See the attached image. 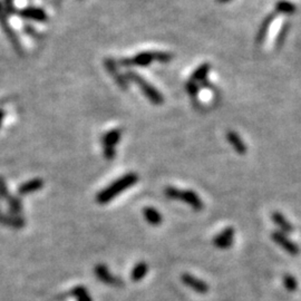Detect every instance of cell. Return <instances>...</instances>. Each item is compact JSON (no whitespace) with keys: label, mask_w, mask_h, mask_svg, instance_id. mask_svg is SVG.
I'll return each instance as SVG.
<instances>
[{"label":"cell","mask_w":301,"mask_h":301,"mask_svg":"<svg viewBox=\"0 0 301 301\" xmlns=\"http://www.w3.org/2000/svg\"><path fill=\"white\" fill-rule=\"evenodd\" d=\"M137 180H139V176H137L136 173H127V174L117 178L115 182L105 187L104 190H102L97 194V196H96V200L101 204L109 203L110 201L113 200L115 196L119 195L120 193L124 192L126 188L133 186L137 182Z\"/></svg>","instance_id":"1"},{"label":"cell","mask_w":301,"mask_h":301,"mask_svg":"<svg viewBox=\"0 0 301 301\" xmlns=\"http://www.w3.org/2000/svg\"><path fill=\"white\" fill-rule=\"evenodd\" d=\"M125 75H126L127 79H129L130 81H133V83H135L137 86H139L141 90L143 91V94H144L146 97L149 98V101L152 104L162 105L163 103H164V97H163V95L154 87V86L150 84L145 78H143L141 75L135 73V71H133V70H127Z\"/></svg>","instance_id":"2"},{"label":"cell","mask_w":301,"mask_h":301,"mask_svg":"<svg viewBox=\"0 0 301 301\" xmlns=\"http://www.w3.org/2000/svg\"><path fill=\"white\" fill-rule=\"evenodd\" d=\"M164 194L171 200H178L186 203L187 206H190L195 211H201L204 207L202 198L192 190L182 191L174 186H167L164 190Z\"/></svg>","instance_id":"3"},{"label":"cell","mask_w":301,"mask_h":301,"mask_svg":"<svg viewBox=\"0 0 301 301\" xmlns=\"http://www.w3.org/2000/svg\"><path fill=\"white\" fill-rule=\"evenodd\" d=\"M0 28H2L3 33L5 34V36H6V38L8 39L10 45L13 46L15 52H16L19 56H23L24 55L23 45L20 43V39L16 32H15L13 27L10 26V24L8 22V15L6 14V12H5L2 4H0Z\"/></svg>","instance_id":"4"},{"label":"cell","mask_w":301,"mask_h":301,"mask_svg":"<svg viewBox=\"0 0 301 301\" xmlns=\"http://www.w3.org/2000/svg\"><path fill=\"white\" fill-rule=\"evenodd\" d=\"M122 137V130L121 129H113L106 133L102 137V146H103V154L106 160L112 161L115 159L116 150L115 146L120 142Z\"/></svg>","instance_id":"5"},{"label":"cell","mask_w":301,"mask_h":301,"mask_svg":"<svg viewBox=\"0 0 301 301\" xmlns=\"http://www.w3.org/2000/svg\"><path fill=\"white\" fill-rule=\"evenodd\" d=\"M104 66L106 70L109 71L110 75L114 78L115 83L120 86L121 88L127 89L129 88V79H127L125 74H122L120 71V65L119 62H116L114 58H105L104 59Z\"/></svg>","instance_id":"6"},{"label":"cell","mask_w":301,"mask_h":301,"mask_svg":"<svg viewBox=\"0 0 301 301\" xmlns=\"http://www.w3.org/2000/svg\"><path fill=\"white\" fill-rule=\"evenodd\" d=\"M154 60V52H142L136 54L133 58H122L119 62V65L123 66V67H131V66L146 67V66H150Z\"/></svg>","instance_id":"7"},{"label":"cell","mask_w":301,"mask_h":301,"mask_svg":"<svg viewBox=\"0 0 301 301\" xmlns=\"http://www.w3.org/2000/svg\"><path fill=\"white\" fill-rule=\"evenodd\" d=\"M17 15L25 20H30V22L36 23H46L48 20V16L43 8L39 7H26L19 9Z\"/></svg>","instance_id":"8"},{"label":"cell","mask_w":301,"mask_h":301,"mask_svg":"<svg viewBox=\"0 0 301 301\" xmlns=\"http://www.w3.org/2000/svg\"><path fill=\"white\" fill-rule=\"evenodd\" d=\"M271 238L279 247H281L285 252L290 254V256H297V254H299L300 252L299 247L285 236L283 232L275 231L271 234Z\"/></svg>","instance_id":"9"},{"label":"cell","mask_w":301,"mask_h":301,"mask_svg":"<svg viewBox=\"0 0 301 301\" xmlns=\"http://www.w3.org/2000/svg\"><path fill=\"white\" fill-rule=\"evenodd\" d=\"M181 280H182V282L186 285V287L192 289L193 291H195L197 293L203 294V293H207L209 291V285L207 282H204L203 280L198 279L190 273L182 274Z\"/></svg>","instance_id":"10"},{"label":"cell","mask_w":301,"mask_h":301,"mask_svg":"<svg viewBox=\"0 0 301 301\" xmlns=\"http://www.w3.org/2000/svg\"><path fill=\"white\" fill-rule=\"evenodd\" d=\"M94 272L96 274V277L98 278L99 281H102L105 284H110V285H121L122 281L120 278L115 277V275L110 271V269L107 268L105 264H97L95 267Z\"/></svg>","instance_id":"11"},{"label":"cell","mask_w":301,"mask_h":301,"mask_svg":"<svg viewBox=\"0 0 301 301\" xmlns=\"http://www.w3.org/2000/svg\"><path fill=\"white\" fill-rule=\"evenodd\" d=\"M233 239H234L233 228H227L219 234H217V237L213 240V243L214 246L219 249H222V250L229 249L232 246Z\"/></svg>","instance_id":"12"},{"label":"cell","mask_w":301,"mask_h":301,"mask_svg":"<svg viewBox=\"0 0 301 301\" xmlns=\"http://www.w3.org/2000/svg\"><path fill=\"white\" fill-rule=\"evenodd\" d=\"M227 140L233 147V150L237 153H239L240 155L246 154L248 151V147L246 145V143L243 142V140L240 137V135L237 133V132L229 131L227 133Z\"/></svg>","instance_id":"13"},{"label":"cell","mask_w":301,"mask_h":301,"mask_svg":"<svg viewBox=\"0 0 301 301\" xmlns=\"http://www.w3.org/2000/svg\"><path fill=\"white\" fill-rule=\"evenodd\" d=\"M43 186H44V181L42 178H34V180H30L20 185L19 193L20 194H29V193L39 191Z\"/></svg>","instance_id":"14"},{"label":"cell","mask_w":301,"mask_h":301,"mask_svg":"<svg viewBox=\"0 0 301 301\" xmlns=\"http://www.w3.org/2000/svg\"><path fill=\"white\" fill-rule=\"evenodd\" d=\"M211 70V65L210 64H202L198 66V67L193 71V74L191 75V78L190 80L194 81V83L196 84H202L203 81L207 80V77H208V74L209 71Z\"/></svg>","instance_id":"15"},{"label":"cell","mask_w":301,"mask_h":301,"mask_svg":"<svg viewBox=\"0 0 301 301\" xmlns=\"http://www.w3.org/2000/svg\"><path fill=\"white\" fill-rule=\"evenodd\" d=\"M272 220L273 222L277 224V226L281 229V232L283 233H291L293 231V226L290 223L287 219L284 218L282 213L280 212H273L272 213Z\"/></svg>","instance_id":"16"},{"label":"cell","mask_w":301,"mask_h":301,"mask_svg":"<svg viewBox=\"0 0 301 301\" xmlns=\"http://www.w3.org/2000/svg\"><path fill=\"white\" fill-rule=\"evenodd\" d=\"M143 214H144L145 220L150 224H152V226H159V224H161L163 221L162 214L157 211L156 209L152 207L145 208L144 210H143Z\"/></svg>","instance_id":"17"},{"label":"cell","mask_w":301,"mask_h":301,"mask_svg":"<svg viewBox=\"0 0 301 301\" xmlns=\"http://www.w3.org/2000/svg\"><path fill=\"white\" fill-rule=\"evenodd\" d=\"M147 271H149V264H147L146 262L142 261V262H139L136 264V266L134 267L133 271H132V280L133 281H141V280L145 277Z\"/></svg>","instance_id":"18"},{"label":"cell","mask_w":301,"mask_h":301,"mask_svg":"<svg viewBox=\"0 0 301 301\" xmlns=\"http://www.w3.org/2000/svg\"><path fill=\"white\" fill-rule=\"evenodd\" d=\"M273 18H274L273 15H269V16L263 20V23H262L261 26H260V29H259V32H258V35H257V43L258 44L263 43V40H264V38H266V36H267L269 26H270V25H271Z\"/></svg>","instance_id":"19"},{"label":"cell","mask_w":301,"mask_h":301,"mask_svg":"<svg viewBox=\"0 0 301 301\" xmlns=\"http://www.w3.org/2000/svg\"><path fill=\"white\" fill-rule=\"evenodd\" d=\"M71 293H73V295L77 301H93L91 300L90 294L87 291V289L85 287H81V285H79V287H75Z\"/></svg>","instance_id":"20"},{"label":"cell","mask_w":301,"mask_h":301,"mask_svg":"<svg viewBox=\"0 0 301 301\" xmlns=\"http://www.w3.org/2000/svg\"><path fill=\"white\" fill-rule=\"evenodd\" d=\"M283 284L288 291H295L298 288V282L291 274H285L283 277Z\"/></svg>","instance_id":"21"},{"label":"cell","mask_w":301,"mask_h":301,"mask_svg":"<svg viewBox=\"0 0 301 301\" xmlns=\"http://www.w3.org/2000/svg\"><path fill=\"white\" fill-rule=\"evenodd\" d=\"M185 87H186V90H187L188 95H190L192 98H195L196 96L198 95V90H200V87H198V84L194 83V81L188 80L187 83H186Z\"/></svg>","instance_id":"22"},{"label":"cell","mask_w":301,"mask_h":301,"mask_svg":"<svg viewBox=\"0 0 301 301\" xmlns=\"http://www.w3.org/2000/svg\"><path fill=\"white\" fill-rule=\"evenodd\" d=\"M155 60L160 63H168L173 59V55L167 52H154Z\"/></svg>","instance_id":"23"},{"label":"cell","mask_w":301,"mask_h":301,"mask_svg":"<svg viewBox=\"0 0 301 301\" xmlns=\"http://www.w3.org/2000/svg\"><path fill=\"white\" fill-rule=\"evenodd\" d=\"M279 13H283V14H290L293 12V6L288 2H279L275 6Z\"/></svg>","instance_id":"24"},{"label":"cell","mask_w":301,"mask_h":301,"mask_svg":"<svg viewBox=\"0 0 301 301\" xmlns=\"http://www.w3.org/2000/svg\"><path fill=\"white\" fill-rule=\"evenodd\" d=\"M4 9L7 15H12L15 12V6H14V0H4Z\"/></svg>","instance_id":"25"},{"label":"cell","mask_w":301,"mask_h":301,"mask_svg":"<svg viewBox=\"0 0 301 301\" xmlns=\"http://www.w3.org/2000/svg\"><path fill=\"white\" fill-rule=\"evenodd\" d=\"M5 115H6V113H5L4 110L0 109V129H2L3 122H4V120H5Z\"/></svg>","instance_id":"26"},{"label":"cell","mask_w":301,"mask_h":301,"mask_svg":"<svg viewBox=\"0 0 301 301\" xmlns=\"http://www.w3.org/2000/svg\"><path fill=\"white\" fill-rule=\"evenodd\" d=\"M217 2L221 3V4H226V3H229V2H230V0H217Z\"/></svg>","instance_id":"27"}]
</instances>
